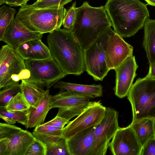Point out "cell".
I'll return each mask as SVG.
<instances>
[{
	"label": "cell",
	"mask_w": 155,
	"mask_h": 155,
	"mask_svg": "<svg viewBox=\"0 0 155 155\" xmlns=\"http://www.w3.org/2000/svg\"><path fill=\"white\" fill-rule=\"evenodd\" d=\"M76 2H75L68 9L64 18L62 25L64 28L71 30L74 25L76 15Z\"/></svg>",
	"instance_id": "cell-32"
},
{
	"label": "cell",
	"mask_w": 155,
	"mask_h": 155,
	"mask_svg": "<svg viewBox=\"0 0 155 155\" xmlns=\"http://www.w3.org/2000/svg\"><path fill=\"white\" fill-rule=\"evenodd\" d=\"M147 4L152 6H155V0H144Z\"/></svg>",
	"instance_id": "cell-40"
},
{
	"label": "cell",
	"mask_w": 155,
	"mask_h": 155,
	"mask_svg": "<svg viewBox=\"0 0 155 155\" xmlns=\"http://www.w3.org/2000/svg\"><path fill=\"white\" fill-rule=\"evenodd\" d=\"M31 106L24 95L20 92L13 97L5 107L7 111L27 110Z\"/></svg>",
	"instance_id": "cell-28"
},
{
	"label": "cell",
	"mask_w": 155,
	"mask_h": 155,
	"mask_svg": "<svg viewBox=\"0 0 155 155\" xmlns=\"http://www.w3.org/2000/svg\"><path fill=\"white\" fill-rule=\"evenodd\" d=\"M43 34L33 31L15 17L7 28L0 40L15 49L28 41L41 39Z\"/></svg>",
	"instance_id": "cell-14"
},
{
	"label": "cell",
	"mask_w": 155,
	"mask_h": 155,
	"mask_svg": "<svg viewBox=\"0 0 155 155\" xmlns=\"http://www.w3.org/2000/svg\"><path fill=\"white\" fill-rule=\"evenodd\" d=\"M138 67L133 55L128 57L121 64L115 68V94L119 98L127 96L137 74Z\"/></svg>",
	"instance_id": "cell-13"
},
{
	"label": "cell",
	"mask_w": 155,
	"mask_h": 155,
	"mask_svg": "<svg viewBox=\"0 0 155 155\" xmlns=\"http://www.w3.org/2000/svg\"><path fill=\"white\" fill-rule=\"evenodd\" d=\"M61 91H67L90 98L103 95V87L100 84L85 85L59 81L54 86Z\"/></svg>",
	"instance_id": "cell-19"
},
{
	"label": "cell",
	"mask_w": 155,
	"mask_h": 155,
	"mask_svg": "<svg viewBox=\"0 0 155 155\" xmlns=\"http://www.w3.org/2000/svg\"><path fill=\"white\" fill-rule=\"evenodd\" d=\"M46 144L36 138L29 147L25 155H46Z\"/></svg>",
	"instance_id": "cell-31"
},
{
	"label": "cell",
	"mask_w": 155,
	"mask_h": 155,
	"mask_svg": "<svg viewBox=\"0 0 155 155\" xmlns=\"http://www.w3.org/2000/svg\"><path fill=\"white\" fill-rule=\"evenodd\" d=\"M106 108L100 101H90L84 110L63 128L62 136L68 140L79 132L95 126L102 119Z\"/></svg>",
	"instance_id": "cell-9"
},
{
	"label": "cell",
	"mask_w": 155,
	"mask_h": 155,
	"mask_svg": "<svg viewBox=\"0 0 155 155\" xmlns=\"http://www.w3.org/2000/svg\"><path fill=\"white\" fill-rule=\"evenodd\" d=\"M67 141L71 155H93L95 143L94 126L79 132Z\"/></svg>",
	"instance_id": "cell-15"
},
{
	"label": "cell",
	"mask_w": 155,
	"mask_h": 155,
	"mask_svg": "<svg viewBox=\"0 0 155 155\" xmlns=\"http://www.w3.org/2000/svg\"><path fill=\"white\" fill-rule=\"evenodd\" d=\"M5 155H25L28 149L36 138L26 130H21L11 135Z\"/></svg>",
	"instance_id": "cell-17"
},
{
	"label": "cell",
	"mask_w": 155,
	"mask_h": 155,
	"mask_svg": "<svg viewBox=\"0 0 155 155\" xmlns=\"http://www.w3.org/2000/svg\"><path fill=\"white\" fill-rule=\"evenodd\" d=\"M140 155H155V137L149 140L143 146Z\"/></svg>",
	"instance_id": "cell-35"
},
{
	"label": "cell",
	"mask_w": 155,
	"mask_h": 155,
	"mask_svg": "<svg viewBox=\"0 0 155 155\" xmlns=\"http://www.w3.org/2000/svg\"><path fill=\"white\" fill-rule=\"evenodd\" d=\"M28 110L9 111L5 107H0V118L10 124H14L17 122L25 125L28 121Z\"/></svg>",
	"instance_id": "cell-25"
},
{
	"label": "cell",
	"mask_w": 155,
	"mask_h": 155,
	"mask_svg": "<svg viewBox=\"0 0 155 155\" xmlns=\"http://www.w3.org/2000/svg\"><path fill=\"white\" fill-rule=\"evenodd\" d=\"M30 72L27 81L43 88H50L67 75L51 57L38 60H25Z\"/></svg>",
	"instance_id": "cell-8"
},
{
	"label": "cell",
	"mask_w": 155,
	"mask_h": 155,
	"mask_svg": "<svg viewBox=\"0 0 155 155\" xmlns=\"http://www.w3.org/2000/svg\"><path fill=\"white\" fill-rule=\"evenodd\" d=\"M32 134L36 138L46 144V155H71L67 139L62 135L49 136L34 131Z\"/></svg>",
	"instance_id": "cell-20"
},
{
	"label": "cell",
	"mask_w": 155,
	"mask_h": 155,
	"mask_svg": "<svg viewBox=\"0 0 155 155\" xmlns=\"http://www.w3.org/2000/svg\"><path fill=\"white\" fill-rule=\"evenodd\" d=\"M6 0H0V5H1L6 3Z\"/></svg>",
	"instance_id": "cell-41"
},
{
	"label": "cell",
	"mask_w": 155,
	"mask_h": 155,
	"mask_svg": "<svg viewBox=\"0 0 155 155\" xmlns=\"http://www.w3.org/2000/svg\"><path fill=\"white\" fill-rule=\"evenodd\" d=\"M76 12L75 22L71 31L84 49L112 26L105 6L94 7L85 1L77 8Z\"/></svg>",
	"instance_id": "cell-3"
},
{
	"label": "cell",
	"mask_w": 155,
	"mask_h": 155,
	"mask_svg": "<svg viewBox=\"0 0 155 155\" xmlns=\"http://www.w3.org/2000/svg\"><path fill=\"white\" fill-rule=\"evenodd\" d=\"M63 129L52 126L41 125L35 127L33 131L49 136H61Z\"/></svg>",
	"instance_id": "cell-33"
},
{
	"label": "cell",
	"mask_w": 155,
	"mask_h": 155,
	"mask_svg": "<svg viewBox=\"0 0 155 155\" xmlns=\"http://www.w3.org/2000/svg\"><path fill=\"white\" fill-rule=\"evenodd\" d=\"M72 0H42L36 1L31 5H28L31 7L35 8H44L57 6H64Z\"/></svg>",
	"instance_id": "cell-30"
},
{
	"label": "cell",
	"mask_w": 155,
	"mask_h": 155,
	"mask_svg": "<svg viewBox=\"0 0 155 155\" xmlns=\"http://www.w3.org/2000/svg\"><path fill=\"white\" fill-rule=\"evenodd\" d=\"M69 121L61 117L56 116L52 120L44 123V125H50L63 129Z\"/></svg>",
	"instance_id": "cell-36"
},
{
	"label": "cell",
	"mask_w": 155,
	"mask_h": 155,
	"mask_svg": "<svg viewBox=\"0 0 155 155\" xmlns=\"http://www.w3.org/2000/svg\"><path fill=\"white\" fill-rule=\"evenodd\" d=\"M51 56L66 75H79L85 71L84 51L70 30L60 28L47 38Z\"/></svg>",
	"instance_id": "cell-1"
},
{
	"label": "cell",
	"mask_w": 155,
	"mask_h": 155,
	"mask_svg": "<svg viewBox=\"0 0 155 155\" xmlns=\"http://www.w3.org/2000/svg\"><path fill=\"white\" fill-rule=\"evenodd\" d=\"M90 102V98L73 92L63 91L54 95H51V109L67 107Z\"/></svg>",
	"instance_id": "cell-21"
},
{
	"label": "cell",
	"mask_w": 155,
	"mask_h": 155,
	"mask_svg": "<svg viewBox=\"0 0 155 155\" xmlns=\"http://www.w3.org/2000/svg\"><path fill=\"white\" fill-rule=\"evenodd\" d=\"M42 0H37L36 1L37 2H40V1H42Z\"/></svg>",
	"instance_id": "cell-42"
},
{
	"label": "cell",
	"mask_w": 155,
	"mask_h": 155,
	"mask_svg": "<svg viewBox=\"0 0 155 155\" xmlns=\"http://www.w3.org/2000/svg\"><path fill=\"white\" fill-rule=\"evenodd\" d=\"M154 127H155V119L154 120Z\"/></svg>",
	"instance_id": "cell-43"
},
{
	"label": "cell",
	"mask_w": 155,
	"mask_h": 155,
	"mask_svg": "<svg viewBox=\"0 0 155 155\" xmlns=\"http://www.w3.org/2000/svg\"><path fill=\"white\" fill-rule=\"evenodd\" d=\"M30 0H6V4L11 6H21Z\"/></svg>",
	"instance_id": "cell-38"
},
{
	"label": "cell",
	"mask_w": 155,
	"mask_h": 155,
	"mask_svg": "<svg viewBox=\"0 0 155 155\" xmlns=\"http://www.w3.org/2000/svg\"><path fill=\"white\" fill-rule=\"evenodd\" d=\"M109 147L114 155H140L142 148L134 130L130 125L119 128Z\"/></svg>",
	"instance_id": "cell-12"
},
{
	"label": "cell",
	"mask_w": 155,
	"mask_h": 155,
	"mask_svg": "<svg viewBox=\"0 0 155 155\" xmlns=\"http://www.w3.org/2000/svg\"><path fill=\"white\" fill-rule=\"evenodd\" d=\"M89 103L69 107L58 108L57 115L69 121L72 118L80 114L87 106Z\"/></svg>",
	"instance_id": "cell-29"
},
{
	"label": "cell",
	"mask_w": 155,
	"mask_h": 155,
	"mask_svg": "<svg viewBox=\"0 0 155 155\" xmlns=\"http://www.w3.org/2000/svg\"><path fill=\"white\" fill-rule=\"evenodd\" d=\"M15 50L25 60L42 59L51 57L48 47L40 39L25 42Z\"/></svg>",
	"instance_id": "cell-16"
},
{
	"label": "cell",
	"mask_w": 155,
	"mask_h": 155,
	"mask_svg": "<svg viewBox=\"0 0 155 155\" xmlns=\"http://www.w3.org/2000/svg\"><path fill=\"white\" fill-rule=\"evenodd\" d=\"M143 29V45L150 65L155 61V19L149 18Z\"/></svg>",
	"instance_id": "cell-23"
},
{
	"label": "cell",
	"mask_w": 155,
	"mask_h": 155,
	"mask_svg": "<svg viewBox=\"0 0 155 155\" xmlns=\"http://www.w3.org/2000/svg\"><path fill=\"white\" fill-rule=\"evenodd\" d=\"M151 78H155V61L149 65V72L146 75Z\"/></svg>",
	"instance_id": "cell-39"
},
{
	"label": "cell",
	"mask_w": 155,
	"mask_h": 155,
	"mask_svg": "<svg viewBox=\"0 0 155 155\" xmlns=\"http://www.w3.org/2000/svg\"><path fill=\"white\" fill-rule=\"evenodd\" d=\"M16 10L3 5L0 8V40L2 38L7 28L14 19Z\"/></svg>",
	"instance_id": "cell-26"
},
{
	"label": "cell",
	"mask_w": 155,
	"mask_h": 155,
	"mask_svg": "<svg viewBox=\"0 0 155 155\" xmlns=\"http://www.w3.org/2000/svg\"><path fill=\"white\" fill-rule=\"evenodd\" d=\"M67 12L64 6L35 8L26 3L21 6L15 17L31 30L43 34L60 28Z\"/></svg>",
	"instance_id": "cell-4"
},
{
	"label": "cell",
	"mask_w": 155,
	"mask_h": 155,
	"mask_svg": "<svg viewBox=\"0 0 155 155\" xmlns=\"http://www.w3.org/2000/svg\"><path fill=\"white\" fill-rule=\"evenodd\" d=\"M51 109V95L48 89L46 90L45 95L37 106H31L28 111V120L25 125L27 129L36 127L42 125L47 114Z\"/></svg>",
	"instance_id": "cell-18"
},
{
	"label": "cell",
	"mask_w": 155,
	"mask_h": 155,
	"mask_svg": "<svg viewBox=\"0 0 155 155\" xmlns=\"http://www.w3.org/2000/svg\"><path fill=\"white\" fill-rule=\"evenodd\" d=\"M21 130V128L11 124L0 123V139L8 138Z\"/></svg>",
	"instance_id": "cell-34"
},
{
	"label": "cell",
	"mask_w": 155,
	"mask_h": 155,
	"mask_svg": "<svg viewBox=\"0 0 155 155\" xmlns=\"http://www.w3.org/2000/svg\"><path fill=\"white\" fill-rule=\"evenodd\" d=\"M118 113L114 109L106 107L101 121L94 126V148L93 155L106 154L110 141L120 127Z\"/></svg>",
	"instance_id": "cell-10"
},
{
	"label": "cell",
	"mask_w": 155,
	"mask_h": 155,
	"mask_svg": "<svg viewBox=\"0 0 155 155\" xmlns=\"http://www.w3.org/2000/svg\"><path fill=\"white\" fill-rule=\"evenodd\" d=\"M21 92L31 106L35 107L44 97L46 91L37 84L25 80L20 84Z\"/></svg>",
	"instance_id": "cell-24"
},
{
	"label": "cell",
	"mask_w": 155,
	"mask_h": 155,
	"mask_svg": "<svg viewBox=\"0 0 155 155\" xmlns=\"http://www.w3.org/2000/svg\"><path fill=\"white\" fill-rule=\"evenodd\" d=\"M113 30L109 27L84 49L85 71L96 81H102L110 71L106 63L105 51Z\"/></svg>",
	"instance_id": "cell-7"
},
{
	"label": "cell",
	"mask_w": 155,
	"mask_h": 155,
	"mask_svg": "<svg viewBox=\"0 0 155 155\" xmlns=\"http://www.w3.org/2000/svg\"><path fill=\"white\" fill-rule=\"evenodd\" d=\"M132 107V121L155 119V78H138L127 96Z\"/></svg>",
	"instance_id": "cell-5"
},
{
	"label": "cell",
	"mask_w": 155,
	"mask_h": 155,
	"mask_svg": "<svg viewBox=\"0 0 155 155\" xmlns=\"http://www.w3.org/2000/svg\"><path fill=\"white\" fill-rule=\"evenodd\" d=\"M133 47L114 30L109 35L105 51V61L110 70H114L133 55Z\"/></svg>",
	"instance_id": "cell-11"
},
{
	"label": "cell",
	"mask_w": 155,
	"mask_h": 155,
	"mask_svg": "<svg viewBox=\"0 0 155 155\" xmlns=\"http://www.w3.org/2000/svg\"><path fill=\"white\" fill-rule=\"evenodd\" d=\"M20 92L21 85L19 83L2 88L0 92V107H5L9 101Z\"/></svg>",
	"instance_id": "cell-27"
},
{
	"label": "cell",
	"mask_w": 155,
	"mask_h": 155,
	"mask_svg": "<svg viewBox=\"0 0 155 155\" xmlns=\"http://www.w3.org/2000/svg\"><path fill=\"white\" fill-rule=\"evenodd\" d=\"M9 142L8 138L0 139V155H5Z\"/></svg>",
	"instance_id": "cell-37"
},
{
	"label": "cell",
	"mask_w": 155,
	"mask_h": 155,
	"mask_svg": "<svg viewBox=\"0 0 155 155\" xmlns=\"http://www.w3.org/2000/svg\"><path fill=\"white\" fill-rule=\"evenodd\" d=\"M30 74L25 60L16 50L6 44L0 50V88L27 80Z\"/></svg>",
	"instance_id": "cell-6"
},
{
	"label": "cell",
	"mask_w": 155,
	"mask_h": 155,
	"mask_svg": "<svg viewBox=\"0 0 155 155\" xmlns=\"http://www.w3.org/2000/svg\"><path fill=\"white\" fill-rule=\"evenodd\" d=\"M147 5L140 0H107L105 6L114 30L126 38L134 35L149 18Z\"/></svg>",
	"instance_id": "cell-2"
},
{
	"label": "cell",
	"mask_w": 155,
	"mask_h": 155,
	"mask_svg": "<svg viewBox=\"0 0 155 155\" xmlns=\"http://www.w3.org/2000/svg\"><path fill=\"white\" fill-rule=\"evenodd\" d=\"M154 118H144L132 121L129 125L134 130L142 147L150 139L155 137Z\"/></svg>",
	"instance_id": "cell-22"
}]
</instances>
